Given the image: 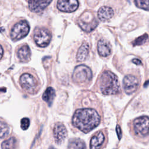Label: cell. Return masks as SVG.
I'll use <instances>...</instances> for the list:
<instances>
[{"label":"cell","instance_id":"1","mask_svg":"<svg viewBox=\"0 0 149 149\" xmlns=\"http://www.w3.org/2000/svg\"><path fill=\"white\" fill-rule=\"evenodd\" d=\"M100 122L98 112L91 108L79 109L75 111L72 118L73 125L84 133H88L96 127Z\"/></svg>","mask_w":149,"mask_h":149},{"label":"cell","instance_id":"2","mask_svg":"<svg viewBox=\"0 0 149 149\" xmlns=\"http://www.w3.org/2000/svg\"><path fill=\"white\" fill-rule=\"evenodd\" d=\"M101 92L105 95L115 94L119 90V82L117 76L110 71L104 72L100 80Z\"/></svg>","mask_w":149,"mask_h":149},{"label":"cell","instance_id":"3","mask_svg":"<svg viewBox=\"0 0 149 149\" xmlns=\"http://www.w3.org/2000/svg\"><path fill=\"white\" fill-rule=\"evenodd\" d=\"M93 77L91 70L87 66L80 65L77 66L73 72L72 79L76 83L83 84L90 81Z\"/></svg>","mask_w":149,"mask_h":149},{"label":"cell","instance_id":"4","mask_svg":"<svg viewBox=\"0 0 149 149\" xmlns=\"http://www.w3.org/2000/svg\"><path fill=\"white\" fill-rule=\"evenodd\" d=\"M78 24L83 30L90 33L97 27L98 22L92 12L87 11L80 16L78 20Z\"/></svg>","mask_w":149,"mask_h":149},{"label":"cell","instance_id":"5","mask_svg":"<svg viewBox=\"0 0 149 149\" xmlns=\"http://www.w3.org/2000/svg\"><path fill=\"white\" fill-rule=\"evenodd\" d=\"M30 26L26 20H21L12 27L10 32V37L13 41H18L25 37L29 33Z\"/></svg>","mask_w":149,"mask_h":149},{"label":"cell","instance_id":"6","mask_svg":"<svg viewBox=\"0 0 149 149\" xmlns=\"http://www.w3.org/2000/svg\"><path fill=\"white\" fill-rule=\"evenodd\" d=\"M20 84L22 88L29 93L33 94L37 90V81L33 76L29 73H24L21 76Z\"/></svg>","mask_w":149,"mask_h":149},{"label":"cell","instance_id":"7","mask_svg":"<svg viewBox=\"0 0 149 149\" xmlns=\"http://www.w3.org/2000/svg\"><path fill=\"white\" fill-rule=\"evenodd\" d=\"M51 40V34L48 29L45 28H38L35 30L34 40L38 47H47L49 44Z\"/></svg>","mask_w":149,"mask_h":149},{"label":"cell","instance_id":"8","mask_svg":"<svg viewBox=\"0 0 149 149\" xmlns=\"http://www.w3.org/2000/svg\"><path fill=\"white\" fill-rule=\"evenodd\" d=\"M149 119L147 116H142L136 119L133 122V127L135 133L141 137H145L148 134Z\"/></svg>","mask_w":149,"mask_h":149},{"label":"cell","instance_id":"9","mask_svg":"<svg viewBox=\"0 0 149 149\" xmlns=\"http://www.w3.org/2000/svg\"><path fill=\"white\" fill-rule=\"evenodd\" d=\"M139 84V82L137 78L133 75H126L123 80V88L127 94L133 93L138 88Z\"/></svg>","mask_w":149,"mask_h":149},{"label":"cell","instance_id":"10","mask_svg":"<svg viewBox=\"0 0 149 149\" xmlns=\"http://www.w3.org/2000/svg\"><path fill=\"white\" fill-rule=\"evenodd\" d=\"M78 7V0H59L57 2L58 9L64 12H74Z\"/></svg>","mask_w":149,"mask_h":149},{"label":"cell","instance_id":"11","mask_svg":"<svg viewBox=\"0 0 149 149\" xmlns=\"http://www.w3.org/2000/svg\"><path fill=\"white\" fill-rule=\"evenodd\" d=\"M53 134L56 143L58 144H62L68 136V132L65 126L61 123H57L54 126Z\"/></svg>","mask_w":149,"mask_h":149},{"label":"cell","instance_id":"12","mask_svg":"<svg viewBox=\"0 0 149 149\" xmlns=\"http://www.w3.org/2000/svg\"><path fill=\"white\" fill-rule=\"evenodd\" d=\"M52 0H29V8L34 13H39L44 10Z\"/></svg>","mask_w":149,"mask_h":149},{"label":"cell","instance_id":"13","mask_svg":"<svg viewBox=\"0 0 149 149\" xmlns=\"http://www.w3.org/2000/svg\"><path fill=\"white\" fill-rule=\"evenodd\" d=\"M97 50L99 55L103 57L109 56L111 54V47L110 44L103 39L98 41L97 44Z\"/></svg>","mask_w":149,"mask_h":149},{"label":"cell","instance_id":"14","mask_svg":"<svg viewBox=\"0 0 149 149\" xmlns=\"http://www.w3.org/2000/svg\"><path fill=\"white\" fill-rule=\"evenodd\" d=\"M113 9L109 6H104L101 7L98 11V17L102 22H105L111 19L113 15Z\"/></svg>","mask_w":149,"mask_h":149},{"label":"cell","instance_id":"15","mask_svg":"<svg viewBox=\"0 0 149 149\" xmlns=\"http://www.w3.org/2000/svg\"><path fill=\"white\" fill-rule=\"evenodd\" d=\"M105 141V136L102 132H99L94 136L90 140V149H100Z\"/></svg>","mask_w":149,"mask_h":149},{"label":"cell","instance_id":"16","mask_svg":"<svg viewBox=\"0 0 149 149\" xmlns=\"http://www.w3.org/2000/svg\"><path fill=\"white\" fill-rule=\"evenodd\" d=\"M31 51L27 45L22 46L17 51V57L22 62H27L30 59Z\"/></svg>","mask_w":149,"mask_h":149},{"label":"cell","instance_id":"17","mask_svg":"<svg viewBox=\"0 0 149 149\" xmlns=\"http://www.w3.org/2000/svg\"><path fill=\"white\" fill-rule=\"evenodd\" d=\"M88 45L86 42L81 44L78 49L76 55V59L78 62H83L86 60L88 54Z\"/></svg>","mask_w":149,"mask_h":149},{"label":"cell","instance_id":"18","mask_svg":"<svg viewBox=\"0 0 149 149\" xmlns=\"http://www.w3.org/2000/svg\"><path fill=\"white\" fill-rule=\"evenodd\" d=\"M55 96V90L52 87H48L42 95L43 100L51 105Z\"/></svg>","mask_w":149,"mask_h":149},{"label":"cell","instance_id":"19","mask_svg":"<svg viewBox=\"0 0 149 149\" xmlns=\"http://www.w3.org/2000/svg\"><path fill=\"white\" fill-rule=\"evenodd\" d=\"M68 149H86L85 143L80 139H72L68 144Z\"/></svg>","mask_w":149,"mask_h":149},{"label":"cell","instance_id":"20","mask_svg":"<svg viewBox=\"0 0 149 149\" xmlns=\"http://www.w3.org/2000/svg\"><path fill=\"white\" fill-rule=\"evenodd\" d=\"M16 144V140L12 137L4 141L2 144V149H14Z\"/></svg>","mask_w":149,"mask_h":149},{"label":"cell","instance_id":"21","mask_svg":"<svg viewBox=\"0 0 149 149\" xmlns=\"http://www.w3.org/2000/svg\"><path fill=\"white\" fill-rule=\"evenodd\" d=\"M9 132V128L7 124L0 121V138H4L7 136Z\"/></svg>","mask_w":149,"mask_h":149},{"label":"cell","instance_id":"22","mask_svg":"<svg viewBox=\"0 0 149 149\" xmlns=\"http://www.w3.org/2000/svg\"><path fill=\"white\" fill-rule=\"evenodd\" d=\"M134 3L138 8L146 10H148V0H134Z\"/></svg>","mask_w":149,"mask_h":149},{"label":"cell","instance_id":"23","mask_svg":"<svg viewBox=\"0 0 149 149\" xmlns=\"http://www.w3.org/2000/svg\"><path fill=\"white\" fill-rule=\"evenodd\" d=\"M148 40V34H144L138 38H137L133 42V44L134 46L136 45H140L143 44H144L147 40Z\"/></svg>","mask_w":149,"mask_h":149},{"label":"cell","instance_id":"24","mask_svg":"<svg viewBox=\"0 0 149 149\" xmlns=\"http://www.w3.org/2000/svg\"><path fill=\"white\" fill-rule=\"evenodd\" d=\"M21 128L23 130H26L28 129L30 125V120L27 118H24L21 120Z\"/></svg>","mask_w":149,"mask_h":149},{"label":"cell","instance_id":"25","mask_svg":"<svg viewBox=\"0 0 149 149\" xmlns=\"http://www.w3.org/2000/svg\"><path fill=\"white\" fill-rule=\"evenodd\" d=\"M116 133H117V134H118L119 139H120V138L122 137V131H121L120 127V126L119 125L116 126Z\"/></svg>","mask_w":149,"mask_h":149},{"label":"cell","instance_id":"26","mask_svg":"<svg viewBox=\"0 0 149 149\" xmlns=\"http://www.w3.org/2000/svg\"><path fill=\"white\" fill-rule=\"evenodd\" d=\"M132 62H133L134 64H136V65H140L141 64V61H140V59H137V58L133 59L132 60Z\"/></svg>","mask_w":149,"mask_h":149},{"label":"cell","instance_id":"27","mask_svg":"<svg viewBox=\"0 0 149 149\" xmlns=\"http://www.w3.org/2000/svg\"><path fill=\"white\" fill-rule=\"evenodd\" d=\"M3 49L1 47V45H0V59L2 58V55H3Z\"/></svg>","mask_w":149,"mask_h":149},{"label":"cell","instance_id":"28","mask_svg":"<svg viewBox=\"0 0 149 149\" xmlns=\"http://www.w3.org/2000/svg\"><path fill=\"white\" fill-rule=\"evenodd\" d=\"M49 149H56V148H55L54 147H52V146H51V147H50L49 148Z\"/></svg>","mask_w":149,"mask_h":149}]
</instances>
